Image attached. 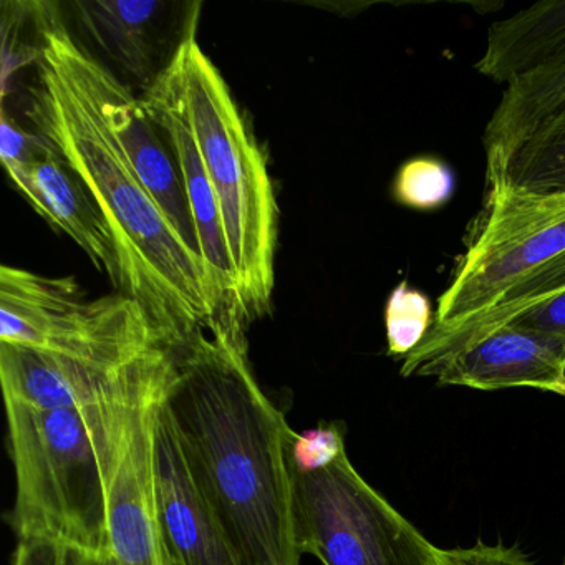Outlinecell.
<instances>
[{
    "label": "cell",
    "mask_w": 565,
    "mask_h": 565,
    "mask_svg": "<svg viewBox=\"0 0 565 565\" xmlns=\"http://www.w3.org/2000/svg\"><path fill=\"white\" fill-rule=\"evenodd\" d=\"M77 19L95 42L138 81L151 84V29L160 2L90 0L74 4Z\"/></svg>",
    "instance_id": "obj_17"
},
{
    "label": "cell",
    "mask_w": 565,
    "mask_h": 565,
    "mask_svg": "<svg viewBox=\"0 0 565 565\" xmlns=\"http://www.w3.org/2000/svg\"><path fill=\"white\" fill-rule=\"evenodd\" d=\"M299 551L326 565H429L433 545L359 475L349 456L294 472Z\"/></svg>",
    "instance_id": "obj_7"
},
{
    "label": "cell",
    "mask_w": 565,
    "mask_h": 565,
    "mask_svg": "<svg viewBox=\"0 0 565 565\" xmlns=\"http://www.w3.org/2000/svg\"><path fill=\"white\" fill-rule=\"evenodd\" d=\"M562 289H565V253L555 257L547 266L541 267L537 273L519 282L518 286L512 287L502 297L498 306L492 307L491 310L479 317L508 312V310L518 309V307L527 306V303L535 302V300L544 299V297L552 296V294L558 292ZM479 317H475V319H479Z\"/></svg>",
    "instance_id": "obj_22"
},
{
    "label": "cell",
    "mask_w": 565,
    "mask_h": 565,
    "mask_svg": "<svg viewBox=\"0 0 565 565\" xmlns=\"http://www.w3.org/2000/svg\"><path fill=\"white\" fill-rule=\"evenodd\" d=\"M565 49V2H539L495 22L476 71L499 84L529 74Z\"/></svg>",
    "instance_id": "obj_16"
},
{
    "label": "cell",
    "mask_w": 565,
    "mask_h": 565,
    "mask_svg": "<svg viewBox=\"0 0 565 565\" xmlns=\"http://www.w3.org/2000/svg\"><path fill=\"white\" fill-rule=\"evenodd\" d=\"M164 349L135 360L110 393L88 405L45 412L6 402L19 541L62 542L94 555L110 552L108 494L125 419Z\"/></svg>",
    "instance_id": "obj_3"
},
{
    "label": "cell",
    "mask_w": 565,
    "mask_h": 565,
    "mask_svg": "<svg viewBox=\"0 0 565 565\" xmlns=\"http://www.w3.org/2000/svg\"><path fill=\"white\" fill-rule=\"evenodd\" d=\"M180 349L168 347L158 355L125 419L108 494V535L117 565H174L158 508L153 435Z\"/></svg>",
    "instance_id": "obj_9"
},
{
    "label": "cell",
    "mask_w": 565,
    "mask_h": 565,
    "mask_svg": "<svg viewBox=\"0 0 565 565\" xmlns=\"http://www.w3.org/2000/svg\"><path fill=\"white\" fill-rule=\"evenodd\" d=\"M88 554L62 542L22 539L14 565H87Z\"/></svg>",
    "instance_id": "obj_23"
},
{
    "label": "cell",
    "mask_w": 565,
    "mask_h": 565,
    "mask_svg": "<svg viewBox=\"0 0 565 565\" xmlns=\"http://www.w3.org/2000/svg\"><path fill=\"white\" fill-rule=\"evenodd\" d=\"M164 406L241 564L300 565L294 431L254 379L244 330L221 327L181 345Z\"/></svg>",
    "instance_id": "obj_2"
},
{
    "label": "cell",
    "mask_w": 565,
    "mask_h": 565,
    "mask_svg": "<svg viewBox=\"0 0 565 565\" xmlns=\"http://www.w3.org/2000/svg\"><path fill=\"white\" fill-rule=\"evenodd\" d=\"M87 565H117V562L111 552H108V554L102 555L88 554Z\"/></svg>",
    "instance_id": "obj_24"
},
{
    "label": "cell",
    "mask_w": 565,
    "mask_h": 565,
    "mask_svg": "<svg viewBox=\"0 0 565 565\" xmlns=\"http://www.w3.org/2000/svg\"><path fill=\"white\" fill-rule=\"evenodd\" d=\"M342 425L330 423L303 433H292L289 441V465L294 472H313L327 468L345 455Z\"/></svg>",
    "instance_id": "obj_21"
},
{
    "label": "cell",
    "mask_w": 565,
    "mask_h": 565,
    "mask_svg": "<svg viewBox=\"0 0 565 565\" xmlns=\"http://www.w3.org/2000/svg\"><path fill=\"white\" fill-rule=\"evenodd\" d=\"M402 375L484 392L535 388L565 398V339L515 323L429 332L406 356Z\"/></svg>",
    "instance_id": "obj_8"
},
{
    "label": "cell",
    "mask_w": 565,
    "mask_h": 565,
    "mask_svg": "<svg viewBox=\"0 0 565 565\" xmlns=\"http://www.w3.org/2000/svg\"><path fill=\"white\" fill-rule=\"evenodd\" d=\"M565 253V191L539 194L486 183L482 206L469 223L465 250L438 299L431 330L475 319Z\"/></svg>",
    "instance_id": "obj_6"
},
{
    "label": "cell",
    "mask_w": 565,
    "mask_h": 565,
    "mask_svg": "<svg viewBox=\"0 0 565 565\" xmlns=\"http://www.w3.org/2000/svg\"><path fill=\"white\" fill-rule=\"evenodd\" d=\"M486 183L539 194L565 191V100L486 148Z\"/></svg>",
    "instance_id": "obj_15"
},
{
    "label": "cell",
    "mask_w": 565,
    "mask_h": 565,
    "mask_svg": "<svg viewBox=\"0 0 565 565\" xmlns=\"http://www.w3.org/2000/svg\"><path fill=\"white\" fill-rule=\"evenodd\" d=\"M82 67L105 121L124 147L141 183L173 230L198 250L190 201L177 158L170 143L161 140L163 135L148 114L143 100L135 97L130 88L121 84L85 47Z\"/></svg>",
    "instance_id": "obj_10"
},
{
    "label": "cell",
    "mask_w": 565,
    "mask_h": 565,
    "mask_svg": "<svg viewBox=\"0 0 565 565\" xmlns=\"http://www.w3.org/2000/svg\"><path fill=\"white\" fill-rule=\"evenodd\" d=\"M127 366L95 369L28 347L0 343L6 402L45 412L78 408L104 398L120 382Z\"/></svg>",
    "instance_id": "obj_14"
},
{
    "label": "cell",
    "mask_w": 565,
    "mask_h": 565,
    "mask_svg": "<svg viewBox=\"0 0 565 565\" xmlns=\"http://www.w3.org/2000/svg\"><path fill=\"white\" fill-rule=\"evenodd\" d=\"M456 191L451 168L439 158H412L399 167L393 180L396 203L418 211H435L449 203Z\"/></svg>",
    "instance_id": "obj_18"
},
{
    "label": "cell",
    "mask_w": 565,
    "mask_h": 565,
    "mask_svg": "<svg viewBox=\"0 0 565 565\" xmlns=\"http://www.w3.org/2000/svg\"><path fill=\"white\" fill-rule=\"evenodd\" d=\"M164 396L154 415V481L173 564L243 565L216 512L191 475Z\"/></svg>",
    "instance_id": "obj_11"
},
{
    "label": "cell",
    "mask_w": 565,
    "mask_h": 565,
    "mask_svg": "<svg viewBox=\"0 0 565 565\" xmlns=\"http://www.w3.org/2000/svg\"><path fill=\"white\" fill-rule=\"evenodd\" d=\"M435 313L428 296L399 282L385 307L386 342L392 356H408L428 337Z\"/></svg>",
    "instance_id": "obj_19"
},
{
    "label": "cell",
    "mask_w": 565,
    "mask_h": 565,
    "mask_svg": "<svg viewBox=\"0 0 565 565\" xmlns=\"http://www.w3.org/2000/svg\"><path fill=\"white\" fill-rule=\"evenodd\" d=\"M38 84L28 115L75 171L110 227L120 294L137 300L174 345L217 327L203 260L168 223L108 127L82 67L78 44L57 15H39Z\"/></svg>",
    "instance_id": "obj_1"
},
{
    "label": "cell",
    "mask_w": 565,
    "mask_h": 565,
    "mask_svg": "<svg viewBox=\"0 0 565 565\" xmlns=\"http://www.w3.org/2000/svg\"><path fill=\"white\" fill-rule=\"evenodd\" d=\"M6 171L35 213L58 233L67 234L97 270L107 274L117 287L118 257L114 236L75 171L51 147L31 163L12 164L6 167Z\"/></svg>",
    "instance_id": "obj_12"
},
{
    "label": "cell",
    "mask_w": 565,
    "mask_h": 565,
    "mask_svg": "<svg viewBox=\"0 0 565 565\" xmlns=\"http://www.w3.org/2000/svg\"><path fill=\"white\" fill-rule=\"evenodd\" d=\"M492 323H515V326L565 339V289L508 312L491 313V316L468 320L452 329L429 330V332H458V330L478 329Z\"/></svg>",
    "instance_id": "obj_20"
},
{
    "label": "cell",
    "mask_w": 565,
    "mask_h": 565,
    "mask_svg": "<svg viewBox=\"0 0 565 565\" xmlns=\"http://www.w3.org/2000/svg\"><path fill=\"white\" fill-rule=\"evenodd\" d=\"M0 343L28 347L102 370L173 347L125 294L85 299L75 280L0 267Z\"/></svg>",
    "instance_id": "obj_5"
},
{
    "label": "cell",
    "mask_w": 565,
    "mask_h": 565,
    "mask_svg": "<svg viewBox=\"0 0 565 565\" xmlns=\"http://www.w3.org/2000/svg\"><path fill=\"white\" fill-rule=\"evenodd\" d=\"M143 104L154 124L160 128L164 140L170 143L183 178L184 190L190 201L191 217H193L194 234H196L198 253L203 260L207 289L216 309L217 327L223 323H243L244 326L246 320L241 313L239 300H237L236 274L227 250L220 206L210 180L204 173L196 145L191 138L190 130L173 114L164 110L160 105L145 100Z\"/></svg>",
    "instance_id": "obj_13"
},
{
    "label": "cell",
    "mask_w": 565,
    "mask_h": 565,
    "mask_svg": "<svg viewBox=\"0 0 565 565\" xmlns=\"http://www.w3.org/2000/svg\"><path fill=\"white\" fill-rule=\"evenodd\" d=\"M196 32L193 12L170 61L141 98L190 130L216 194L241 313L249 322L267 312L273 297L279 207L266 157Z\"/></svg>",
    "instance_id": "obj_4"
}]
</instances>
